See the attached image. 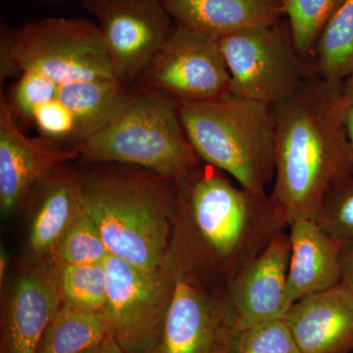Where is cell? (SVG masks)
Segmentation results:
<instances>
[{
	"label": "cell",
	"mask_w": 353,
	"mask_h": 353,
	"mask_svg": "<svg viewBox=\"0 0 353 353\" xmlns=\"http://www.w3.org/2000/svg\"><path fill=\"white\" fill-rule=\"evenodd\" d=\"M175 181L166 264L176 278L226 292L243 268L289 227L271 194H255L205 162Z\"/></svg>",
	"instance_id": "1"
},
{
	"label": "cell",
	"mask_w": 353,
	"mask_h": 353,
	"mask_svg": "<svg viewBox=\"0 0 353 353\" xmlns=\"http://www.w3.org/2000/svg\"><path fill=\"white\" fill-rule=\"evenodd\" d=\"M271 108L275 125L272 196L289 224L315 220L330 185L353 171L341 83L312 71L288 99Z\"/></svg>",
	"instance_id": "2"
},
{
	"label": "cell",
	"mask_w": 353,
	"mask_h": 353,
	"mask_svg": "<svg viewBox=\"0 0 353 353\" xmlns=\"http://www.w3.org/2000/svg\"><path fill=\"white\" fill-rule=\"evenodd\" d=\"M78 171L83 205L109 254L139 268L166 265L173 234L175 181L145 169L87 164Z\"/></svg>",
	"instance_id": "3"
},
{
	"label": "cell",
	"mask_w": 353,
	"mask_h": 353,
	"mask_svg": "<svg viewBox=\"0 0 353 353\" xmlns=\"http://www.w3.org/2000/svg\"><path fill=\"white\" fill-rule=\"evenodd\" d=\"M83 164L132 165L176 180L201 163L180 115V102L134 83L119 112L79 143Z\"/></svg>",
	"instance_id": "4"
},
{
	"label": "cell",
	"mask_w": 353,
	"mask_h": 353,
	"mask_svg": "<svg viewBox=\"0 0 353 353\" xmlns=\"http://www.w3.org/2000/svg\"><path fill=\"white\" fill-rule=\"evenodd\" d=\"M183 129L201 161L243 189L266 194L275 179L272 108L231 92L211 101L180 103Z\"/></svg>",
	"instance_id": "5"
},
{
	"label": "cell",
	"mask_w": 353,
	"mask_h": 353,
	"mask_svg": "<svg viewBox=\"0 0 353 353\" xmlns=\"http://www.w3.org/2000/svg\"><path fill=\"white\" fill-rule=\"evenodd\" d=\"M25 71L57 85L116 79L97 25L83 18L46 17L14 30L2 25L1 82Z\"/></svg>",
	"instance_id": "6"
},
{
	"label": "cell",
	"mask_w": 353,
	"mask_h": 353,
	"mask_svg": "<svg viewBox=\"0 0 353 353\" xmlns=\"http://www.w3.org/2000/svg\"><path fill=\"white\" fill-rule=\"evenodd\" d=\"M231 75L232 94L272 106L312 72L297 52L289 22L248 28L218 41Z\"/></svg>",
	"instance_id": "7"
},
{
	"label": "cell",
	"mask_w": 353,
	"mask_h": 353,
	"mask_svg": "<svg viewBox=\"0 0 353 353\" xmlns=\"http://www.w3.org/2000/svg\"><path fill=\"white\" fill-rule=\"evenodd\" d=\"M103 266L108 333L127 353H150L173 297L175 275L168 265L148 270L112 254Z\"/></svg>",
	"instance_id": "8"
},
{
	"label": "cell",
	"mask_w": 353,
	"mask_h": 353,
	"mask_svg": "<svg viewBox=\"0 0 353 353\" xmlns=\"http://www.w3.org/2000/svg\"><path fill=\"white\" fill-rule=\"evenodd\" d=\"M180 103L218 99L231 90V75L217 39L176 25L136 81Z\"/></svg>",
	"instance_id": "9"
},
{
	"label": "cell",
	"mask_w": 353,
	"mask_h": 353,
	"mask_svg": "<svg viewBox=\"0 0 353 353\" xmlns=\"http://www.w3.org/2000/svg\"><path fill=\"white\" fill-rule=\"evenodd\" d=\"M81 6L97 20L114 76L129 85L176 27L159 0H81Z\"/></svg>",
	"instance_id": "10"
},
{
	"label": "cell",
	"mask_w": 353,
	"mask_h": 353,
	"mask_svg": "<svg viewBox=\"0 0 353 353\" xmlns=\"http://www.w3.org/2000/svg\"><path fill=\"white\" fill-rule=\"evenodd\" d=\"M241 334L226 292L176 278L170 305L150 353H234Z\"/></svg>",
	"instance_id": "11"
},
{
	"label": "cell",
	"mask_w": 353,
	"mask_h": 353,
	"mask_svg": "<svg viewBox=\"0 0 353 353\" xmlns=\"http://www.w3.org/2000/svg\"><path fill=\"white\" fill-rule=\"evenodd\" d=\"M80 157L78 146H68L43 136L29 137L3 92L0 94V208L3 216L24 206L37 183L59 165Z\"/></svg>",
	"instance_id": "12"
},
{
	"label": "cell",
	"mask_w": 353,
	"mask_h": 353,
	"mask_svg": "<svg viewBox=\"0 0 353 353\" xmlns=\"http://www.w3.org/2000/svg\"><path fill=\"white\" fill-rule=\"evenodd\" d=\"M62 305L52 257L31 262L7 294L1 323V353H34Z\"/></svg>",
	"instance_id": "13"
},
{
	"label": "cell",
	"mask_w": 353,
	"mask_h": 353,
	"mask_svg": "<svg viewBox=\"0 0 353 353\" xmlns=\"http://www.w3.org/2000/svg\"><path fill=\"white\" fill-rule=\"evenodd\" d=\"M290 234L283 231L233 279L226 290L241 332L262 323L284 319L288 301Z\"/></svg>",
	"instance_id": "14"
},
{
	"label": "cell",
	"mask_w": 353,
	"mask_h": 353,
	"mask_svg": "<svg viewBox=\"0 0 353 353\" xmlns=\"http://www.w3.org/2000/svg\"><path fill=\"white\" fill-rule=\"evenodd\" d=\"M283 320L301 353L353 352V294L341 285L303 297Z\"/></svg>",
	"instance_id": "15"
},
{
	"label": "cell",
	"mask_w": 353,
	"mask_h": 353,
	"mask_svg": "<svg viewBox=\"0 0 353 353\" xmlns=\"http://www.w3.org/2000/svg\"><path fill=\"white\" fill-rule=\"evenodd\" d=\"M67 164L44 176L26 199L32 208L27 241L31 262L50 257L67 228L83 211L78 171Z\"/></svg>",
	"instance_id": "16"
},
{
	"label": "cell",
	"mask_w": 353,
	"mask_h": 353,
	"mask_svg": "<svg viewBox=\"0 0 353 353\" xmlns=\"http://www.w3.org/2000/svg\"><path fill=\"white\" fill-rule=\"evenodd\" d=\"M290 254L288 301L292 305L310 294L341 285V245L325 233L315 220L289 224Z\"/></svg>",
	"instance_id": "17"
},
{
	"label": "cell",
	"mask_w": 353,
	"mask_h": 353,
	"mask_svg": "<svg viewBox=\"0 0 353 353\" xmlns=\"http://www.w3.org/2000/svg\"><path fill=\"white\" fill-rule=\"evenodd\" d=\"M284 0H159L176 25L219 39L284 16Z\"/></svg>",
	"instance_id": "18"
},
{
	"label": "cell",
	"mask_w": 353,
	"mask_h": 353,
	"mask_svg": "<svg viewBox=\"0 0 353 353\" xmlns=\"http://www.w3.org/2000/svg\"><path fill=\"white\" fill-rule=\"evenodd\" d=\"M131 87L117 79L80 81L58 85L54 99L75 121L81 143L119 112Z\"/></svg>",
	"instance_id": "19"
},
{
	"label": "cell",
	"mask_w": 353,
	"mask_h": 353,
	"mask_svg": "<svg viewBox=\"0 0 353 353\" xmlns=\"http://www.w3.org/2000/svg\"><path fill=\"white\" fill-rule=\"evenodd\" d=\"M312 71L330 83H341L353 73V0H345L318 39Z\"/></svg>",
	"instance_id": "20"
},
{
	"label": "cell",
	"mask_w": 353,
	"mask_h": 353,
	"mask_svg": "<svg viewBox=\"0 0 353 353\" xmlns=\"http://www.w3.org/2000/svg\"><path fill=\"white\" fill-rule=\"evenodd\" d=\"M106 334L103 312H83L62 303L34 353H82Z\"/></svg>",
	"instance_id": "21"
},
{
	"label": "cell",
	"mask_w": 353,
	"mask_h": 353,
	"mask_svg": "<svg viewBox=\"0 0 353 353\" xmlns=\"http://www.w3.org/2000/svg\"><path fill=\"white\" fill-rule=\"evenodd\" d=\"M57 264L62 303L83 312H103L108 301L103 262L68 264L57 261Z\"/></svg>",
	"instance_id": "22"
},
{
	"label": "cell",
	"mask_w": 353,
	"mask_h": 353,
	"mask_svg": "<svg viewBox=\"0 0 353 353\" xmlns=\"http://www.w3.org/2000/svg\"><path fill=\"white\" fill-rule=\"evenodd\" d=\"M345 0H284L294 48L310 63L318 39Z\"/></svg>",
	"instance_id": "23"
},
{
	"label": "cell",
	"mask_w": 353,
	"mask_h": 353,
	"mask_svg": "<svg viewBox=\"0 0 353 353\" xmlns=\"http://www.w3.org/2000/svg\"><path fill=\"white\" fill-rule=\"evenodd\" d=\"M109 252L97 225L83 209L58 241L51 253L61 263H102Z\"/></svg>",
	"instance_id": "24"
},
{
	"label": "cell",
	"mask_w": 353,
	"mask_h": 353,
	"mask_svg": "<svg viewBox=\"0 0 353 353\" xmlns=\"http://www.w3.org/2000/svg\"><path fill=\"white\" fill-rule=\"evenodd\" d=\"M315 221L339 245L353 241V171L330 185Z\"/></svg>",
	"instance_id": "25"
},
{
	"label": "cell",
	"mask_w": 353,
	"mask_h": 353,
	"mask_svg": "<svg viewBox=\"0 0 353 353\" xmlns=\"http://www.w3.org/2000/svg\"><path fill=\"white\" fill-rule=\"evenodd\" d=\"M58 85L36 72L21 73L19 80L11 90L10 99H8L15 118L21 117L22 120L32 122L37 109L54 99Z\"/></svg>",
	"instance_id": "26"
},
{
	"label": "cell",
	"mask_w": 353,
	"mask_h": 353,
	"mask_svg": "<svg viewBox=\"0 0 353 353\" xmlns=\"http://www.w3.org/2000/svg\"><path fill=\"white\" fill-rule=\"evenodd\" d=\"M234 353H301L284 320L262 323L241 332Z\"/></svg>",
	"instance_id": "27"
},
{
	"label": "cell",
	"mask_w": 353,
	"mask_h": 353,
	"mask_svg": "<svg viewBox=\"0 0 353 353\" xmlns=\"http://www.w3.org/2000/svg\"><path fill=\"white\" fill-rule=\"evenodd\" d=\"M341 285L353 294V241L341 245Z\"/></svg>",
	"instance_id": "28"
},
{
	"label": "cell",
	"mask_w": 353,
	"mask_h": 353,
	"mask_svg": "<svg viewBox=\"0 0 353 353\" xmlns=\"http://www.w3.org/2000/svg\"><path fill=\"white\" fill-rule=\"evenodd\" d=\"M82 353H127L110 334Z\"/></svg>",
	"instance_id": "29"
},
{
	"label": "cell",
	"mask_w": 353,
	"mask_h": 353,
	"mask_svg": "<svg viewBox=\"0 0 353 353\" xmlns=\"http://www.w3.org/2000/svg\"><path fill=\"white\" fill-rule=\"evenodd\" d=\"M341 87L345 103L353 106V73L341 83Z\"/></svg>",
	"instance_id": "30"
},
{
	"label": "cell",
	"mask_w": 353,
	"mask_h": 353,
	"mask_svg": "<svg viewBox=\"0 0 353 353\" xmlns=\"http://www.w3.org/2000/svg\"><path fill=\"white\" fill-rule=\"evenodd\" d=\"M345 126H347L348 139L353 153V106L347 105L345 109Z\"/></svg>",
	"instance_id": "31"
},
{
	"label": "cell",
	"mask_w": 353,
	"mask_h": 353,
	"mask_svg": "<svg viewBox=\"0 0 353 353\" xmlns=\"http://www.w3.org/2000/svg\"><path fill=\"white\" fill-rule=\"evenodd\" d=\"M7 269V257L6 252L2 250L1 256H0V279L1 283L3 282V277L6 276Z\"/></svg>",
	"instance_id": "32"
},
{
	"label": "cell",
	"mask_w": 353,
	"mask_h": 353,
	"mask_svg": "<svg viewBox=\"0 0 353 353\" xmlns=\"http://www.w3.org/2000/svg\"><path fill=\"white\" fill-rule=\"evenodd\" d=\"M352 353H353V352Z\"/></svg>",
	"instance_id": "33"
}]
</instances>
